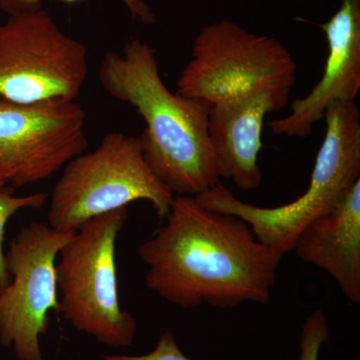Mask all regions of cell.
I'll return each mask as SVG.
<instances>
[{
    "label": "cell",
    "mask_w": 360,
    "mask_h": 360,
    "mask_svg": "<svg viewBox=\"0 0 360 360\" xmlns=\"http://www.w3.org/2000/svg\"><path fill=\"white\" fill-rule=\"evenodd\" d=\"M165 224L139 248L146 285L184 309L269 304L283 257L257 240L245 220L174 195Z\"/></svg>",
    "instance_id": "1"
},
{
    "label": "cell",
    "mask_w": 360,
    "mask_h": 360,
    "mask_svg": "<svg viewBox=\"0 0 360 360\" xmlns=\"http://www.w3.org/2000/svg\"><path fill=\"white\" fill-rule=\"evenodd\" d=\"M98 79L143 118L139 139L144 160L174 194L196 196L224 179L208 131L212 104L172 94L160 77L155 47L134 39L122 53L106 52Z\"/></svg>",
    "instance_id": "2"
},
{
    "label": "cell",
    "mask_w": 360,
    "mask_h": 360,
    "mask_svg": "<svg viewBox=\"0 0 360 360\" xmlns=\"http://www.w3.org/2000/svg\"><path fill=\"white\" fill-rule=\"evenodd\" d=\"M326 131L317 153L309 188L277 207H258L217 184L196 195L213 212L245 220L262 245L283 257L303 229L340 205L360 179V110L355 103H335L326 110Z\"/></svg>",
    "instance_id": "3"
},
{
    "label": "cell",
    "mask_w": 360,
    "mask_h": 360,
    "mask_svg": "<svg viewBox=\"0 0 360 360\" xmlns=\"http://www.w3.org/2000/svg\"><path fill=\"white\" fill-rule=\"evenodd\" d=\"M127 207L82 224L59 251L56 264L59 314L104 345L134 342L136 321L122 309L118 293L116 239L127 222Z\"/></svg>",
    "instance_id": "4"
},
{
    "label": "cell",
    "mask_w": 360,
    "mask_h": 360,
    "mask_svg": "<svg viewBox=\"0 0 360 360\" xmlns=\"http://www.w3.org/2000/svg\"><path fill=\"white\" fill-rule=\"evenodd\" d=\"M52 191L49 224L77 231L89 220L146 200L165 220L174 194L148 167L139 137L112 132L65 165Z\"/></svg>",
    "instance_id": "5"
},
{
    "label": "cell",
    "mask_w": 360,
    "mask_h": 360,
    "mask_svg": "<svg viewBox=\"0 0 360 360\" xmlns=\"http://www.w3.org/2000/svg\"><path fill=\"white\" fill-rule=\"evenodd\" d=\"M89 73L87 49L45 9L0 25V99L20 104L75 101Z\"/></svg>",
    "instance_id": "6"
},
{
    "label": "cell",
    "mask_w": 360,
    "mask_h": 360,
    "mask_svg": "<svg viewBox=\"0 0 360 360\" xmlns=\"http://www.w3.org/2000/svg\"><path fill=\"white\" fill-rule=\"evenodd\" d=\"M295 80V59L281 42L224 20L196 35L177 94L212 104L258 90H291Z\"/></svg>",
    "instance_id": "7"
},
{
    "label": "cell",
    "mask_w": 360,
    "mask_h": 360,
    "mask_svg": "<svg viewBox=\"0 0 360 360\" xmlns=\"http://www.w3.org/2000/svg\"><path fill=\"white\" fill-rule=\"evenodd\" d=\"M75 232L32 222L9 243L11 281L0 290V342L18 360H44L40 338L49 329L51 311L59 314L56 260Z\"/></svg>",
    "instance_id": "8"
},
{
    "label": "cell",
    "mask_w": 360,
    "mask_h": 360,
    "mask_svg": "<svg viewBox=\"0 0 360 360\" xmlns=\"http://www.w3.org/2000/svg\"><path fill=\"white\" fill-rule=\"evenodd\" d=\"M86 115L75 101L20 104L0 99V186L51 179L85 153Z\"/></svg>",
    "instance_id": "9"
},
{
    "label": "cell",
    "mask_w": 360,
    "mask_h": 360,
    "mask_svg": "<svg viewBox=\"0 0 360 360\" xmlns=\"http://www.w3.org/2000/svg\"><path fill=\"white\" fill-rule=\"evenodd\" d=\"M328 44L323 75L307 96L295 99L290 115L269 122L276 135L307 137L335 103H355L360 90V0H342L321 25Z\"/></svg>",
    "instance_id": "10"
},
{
    "label": "cell",
    "mask_w": 360,
    "mask_h": 360,
    "mask_svg": "<svg viewBox=\"0 0 360 360\" xmlns=\"http://www.w3.org/2000/svg\"><path fill=\"white\" fill-rule=\"evenodd\" d=\"M290 89H271L219 99L212 104L208 131L213 148L224 170L245 191L262 186L258 165L262 146L265 116L283 110L288 103Z\"/></svg>",
    "instance_id": "11"
},
{
    "label": "cell",
    "mask_w": 360,
    "mask_h": 360,
    "mask_svg": "<svg viewBox=\"0 0 360 360\" xmlns=\"http://www.w3.org/2000/svg\"><path fill=\"white\" fill-rule=\"evenodd\" d=\"M293 251L335 279L350 302L360 303V179L331 212L307 225Z\"/></svg>",
    "instance_id": "12"
},
{
    "label": "cell",
    "mask_w": 360,
    "mask_h": 360,
    "mask_svg": "<svg viewBox=\"0 0 360 360\" xmlns=\"http://www.w3.org/2000/svg\"><path fill=\"white\" fill-rule=\"evenodd\" d=\"M49 200L45 193H33L30 195H13V189L0 186V290L6 288L11 281V276L6 269V253L4 250V234L8 220L16 212L22 210H40Z\"/></svg>",
    "instance_id": "13"
},
{
    "label": "cell",
    "mask_w": 360,
    "mask_h": 360,
    "mask_svg": "<svg viewBox=\"0 0 360 360\" xmlns=\"http://www.w3.org/2000/svg\"><path fill=\"white\" fill-rule=\"evenodd\" d=\"M328 342L326 315L322 310H315L305 321L300 333V360H319L322 345Z\"/></svg>",
    "instance_id": "14"
},
{
    "label": "cell",
    "mask_w": 360,
    "mask_h": 360,
    "mask_svg": "<svg viewBox=\"0 0 360 360\" xmlns=\"http://www.w3.org/2000/svg\"><path fill=\"white\" fill-rule=\"evenodd\" d=\"M60 1L73 2L82 1V0H60ZM123 6L127 7L130 15L141 21L146 25L155 23V13L151 11L148 2L153 0H120ZM42 7V0H0V11L11 15V14L21 13V11L39 9Z\"/></svg>",
    "instance_id": "15"
},
{
    "label": "cell",
    "mask_w": 360,
    "mask_h": 360,
    "mask_svg": "<svg viewBox=\"0 0 360 360\" xmlns=\"http://www.w3.org/2000/svg\"><path fill=\"white\" fill-rule=\"evenodd\" d=\"M105 360H193L180 349L176 338L172 331L167 330L160 335L153 352L142 355H106Z\"/></svg>",
    "instance_id": "16"
}]
</instances>
